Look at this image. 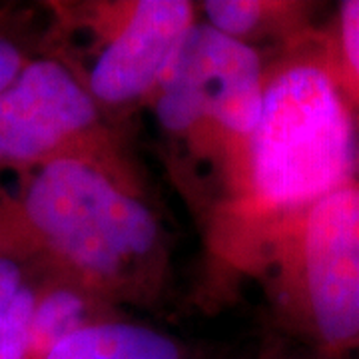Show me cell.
I'll use <instances>...</instances> for the list:
<instances>
[{
	"instance_id": "6da1fadb",
	"label": "cell",
	"mask_w": 359,
	"mask_h": 359,
	"mask_svg": "<svg viewBox=\"0 0 359 359\" xmlns=\"http://www.w3.org/2000/svg\"><path fill=\"white\" fill-rule=\"evenodd\" d=\"M16 174L0 194V254L118 311L160 299L172 245L142 184L86 158Z\"/></svg>"
},
{
	"instance_id": "7a4b0ae2",
	"label": "cell",
	"mask_w": 359,
	"mask_h": 359,
	"mask_svg": "<svg viewBox=\"0 0 359 359\" xmlns=\"http://www.w3.org/2000/svg\"><path fill=\"white\" fill-rule=\"evenodd\" d=\"M359 174L355 118L330 28H313L271 54L250 146V182L231 219L254 242L271 222Z\"/></svg>"
},
{
	"instance_id": "3957f363",
	"label": "cell",
	"mask_w": 359,
	"mask_h": 359,
	"mask_svg": "<svg viewBox=\"0 0 359 359\" xmlns=\"http://www.w3.org/2000/svg\"><path fill=\"white\" fill-rule=\"evenodd\" d=\"M266 65L259 50L198 20L148 104L174 178L222 219L248 198Z\"/></svg>"
},
{
	"instance_id": "277c9868",
	"label": "cell",
	"mask_w": 359,
	"mask_h": 359,
	"mask_svg": "<svg viewBox=\"0 0 359 359\" xmlns=\"http://www.w3.org/2000/svg\"><path fill=\"white\" fill-rule=\"evenodd\" d=\"M256 250L283 330L309 353H359V178L271 222Z\"/></svg>"
},
{
	"instance_id": "5b68a950",
	"label": "cell",
	"mask_w": 359,
	"mask_h": 359,
	"mask_svg": "<svg viewBox=\"0 0 359 359\" xmlns=\"http://www.w3.org/2000/svg\"><path fill=\"white\" fill-rule=\"evenodd\" d=\"M60 158L94 160L142 184L82 76L65 60L30 58L0 96V170L22 172Z\"/></svg>"
},
{
	"instance_id": "8992f818",
	"label": "cell",
	"mask_w": 359,
	"mask_h": 359,
	"mask_svg": "<svg viewBox=\"0 0 359 359\" xmlns=\"http://www.w3.org/2000/svg\"><path fill=\"white\" fill-rule=\"evenodd\" d=\"M80 11L96 40L80 76L108 120L150 104L200 13L188 0L94 2Z\"/></svg>"
},
{
	"instance_id": "52a82bcc",
	"label": "cell",
	"mask_w": 359,
	"mask_h": 359,
	"mask_svg": "<svg viewBox=\"0 0 359 359\" xmlns=\"http://www.w3.org/2000/svg\"><path fill=\"white\" fill-rule=\"evenodd\" d=\"M204 22L230 39L262 52L264 42L273 50L306 36L318 26L311 16V2H273V0H205L200 4Z\"/></svg>"
},
{
	"instance_id": "ba28073f",
	"label": "cell",
	"mask_w": 359,
	"mask_h": 359,
	"mask_svg": "<svg viewBox=\"0 0 359 359\" xmlns=\"http://www.w3.org/2000/svg\"><path fill=\"white\" fill-rule=\"evenodd\" d=\"M46 359H196L188 344L152 325L112 318L80 327Z\"/></svg>"
},
{
	"instance_id": "9c48e42d",
	"label": "cell",
	"mask_w": 359,
	"mask_h": 359,
	"mask_svg": "<svg viewBox=\"0 0 359 359\" xmlns=\"http://www.w3.org/2000/svg\"><path fill=\"white\" fill-rule=\"evenodd\" d=\"M122 318L72 283L42 280L36 285V302L30 318L28 359H46L68 335L96 321Z\"/></svg>"
},
{
	"instance_id": "30bf717a",
	"label": "cell",
	"mask_w": 359,
	"mask_h": 359,
	"mask_svg": "<svg viewBox=\"0 0 359 359\" xmlns=\"http://www.w3.org/2000/svg\"><path fill=\"white\" fill-rule=\"evenodd\" d=\"M327 28H330V34L334 40L341 76L346 82L359 142V0L339 2L335 8L334 20L330 22Z\"/></svg>"
},
{
	"instance_id": "8fae6325",
	"label": "cell",
	"mask_w": 359,
	"mask_h": 359,
	"mask_svg": "<svg viewBox=\"0 0 359 359\" xmlns=\"http://www.w3.org/2000/svg\"><path fill=\"white\" fill-rule=\"evenodd\" d=\"M36 302V285L26 283L0 327V359H28L30 318Z\"/></svg>"
},
{
	"instance_id": "7c38bea8",
	"label": "cell",
	"mask_w": 359,
	"mask_h": 359,
	"mask_svg": "<svg viewBox=\"0 0 359 359\" xmlns=\"http://www.w3.org/2000/svg\"><path fill=\"white\" fill-rule=\"evenodd\" d=\"M26 276H28L26 268L20 262L0 254V327L13 308L16 295L20 294V290L28 283Z\"/></svg>"
},
{
	"instance_id": "4fadbf2b",
	"label": "cell",
	"mask_w": 359,
	"mask_h": 359,
	"mask_svg": "<svg viewBox=\"0 0 359 359\" xmlns=\"http://www.w3.org/2000/svg\"><path fill=\"white\" fill-rule=\"evenodd\" d=\"M28 62L30 58L25 56L20 46L8 36L0 34V96L11 88V84L25 70Z\"/></svg>"
},
{
	"instance_id": "5bb4252c",
	"label": "cell",
	"mask_w": 359,
	"mask_h": 359,
	"mask_svg": "<svg viewBox=\"0 0 359 359\" xmlns=\"http://www.w3.org/2000/svg\"><path fill=\"white\" fill-rule=\"evenodd\" d=\"M302 359H359V353H349V355H320V353H306Z\"/></svg>"
}]
</instances>
